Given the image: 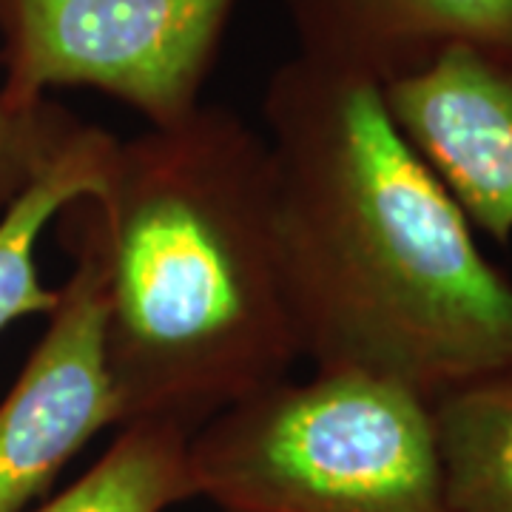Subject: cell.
<instances>
[{"instance_id": "cell-1", "label": "cell", "mask_w": 512, "mask_h": 512, "mask_svg": "<svg viewBox=\"0 0 512 512\" xmlns=\"http://www.w3.org/2000/svg\"><path fill=\"white\" fill-rule=\"evenodd\" d=\"M299 356L427 402L512 362V276L390 117L382 83L296 55L265 92Z\"/></svg>"}, {"instance_id": "cell-2", "label": "cell", "mask_w": 512, "mask_h": 512, "mask_svg": "<svg viewBox=\"0 0 512 512\" xmlns=\"http://www.w3.org/2000/svg\"><path fill=\"white\" fill-rule=\"evenodd\" d=\"M106 279L109 365L123 424L191 439L302 359L279 274L268 143L202 103L117 140L80 200Z\"/></svg>"}, {"instance_id": "cell-3", "label": "cell", "mask_w": 512, "mask_h": 512, "mask_svg": "<svg viewBox=\"0 0 512 512\" xmlns=\"http://www.w3.org/2000/svg\"><path fill=\"white\" fill-rule=\"evenodd\" d=\"M217 512H453L430 402L362 373H316L228 407L188 439Z\"/></svg>"}, {"instance_id": "cell-4", "label": "cell", "mask_w": 512, "mask_h": 512, "mask_svg": "<svg viewBox=\"0 0 512 512\" xmlns=\"http://www.w3.org/2000/svg\"><path fill=\"white\" fill-rule=\"evenodd\" d=\"M237 0H0V97L92 89L174 126L202 106Z\"/></svg>"}, {"instance_id": "cell-5", "label": "cell", "mask_w": 512, "mask_h": 512, "mask_svg": "<svg viewBox=\"0 0 512 512\" xmlns=\"http://www.w3.org/2000/svg\"><path fill=\"white\" fill-rule=\"evenodd\" d=\"M57 222L72 271L0 402V512L32 510L94 436L123 424L109 365L106 279L80 200Z\"/></svg>"}, {"instance_id": "cell-6", "label": "cell", "mask_w": 512, "mask_h": 512, "mask_svg": "<svg viewBox=\"0 0 512 512\" xmlns=\"http://www.w3.org/2000/svg\"><path fill=\"white\" fill-rule=\"evenodd\" d=\"M410 146L456 197L476 234L512 242V57L447 49L382 86Z\"/></svg>"}, {"instance_id": "cell-7", "label": "cell", "mask_w": 512, "mask_h": 512, "mask_svg": "<svg viewBox=\"0 0 512 512\" xmlns=\"http://www.w3.org/2000/svg\"><path fill=\"white\" fill-rule=\"evenodd\" d=\"M299 55L376 83L447 49L512 57V0H285Z\"/></svg>"}, {"instance_id": "cell-8", "label": "cell", "mask_w": 512, "mask_h": 512, "mask_svg": "<svg viewBox=\"0 0 512 512\" xmlns=\"http://www.w3.org/2000/svg\"><path fill=\"white\" fill-rule=\"evenodd\" d=\"M117 140L80 120L52 163L0 211V333L26 316L55 311L57 288L40 279L37 245L72 202L103 191Z\"/></svg>"}, {"instance_id": "cell-9", "label": "cell", "mask_w": 512, "mask_h": 512, "mask_svg": "<svg viewBox=\"0 0 512 512\" xmlns=\"http://www.w3.org/2000/svg\"><path fill=\"white\" fill-rule=\"evenodd\" d=\"M453 512H512V362L430 402Z\"/></svg>"}, {"instance_id": "cell-10", "label": "cell", "mask_w": 512, "mask_h": 512, "mask_svg": "<svg viewBox=\"0 0 512 512\" xmlns=\"http://www.w3.org/2000/svg\"><path fill=\"white\" fill-rule=\"evenodd\" d=\"M194 501L188 436L171 424L117 427L109 450L66 490L29 512H168Z\"/></svg>"}, {"instance_id": "cell-11", "label": "cell", "mask_w": 512, "mask_h": 512, "mask_svg": "<svg viewBox=\"0 0 512 512\" xmlns=\"http://www.w3.org/2000/svg\"><path fill=\"white\" fill-rule=\"evenodd\" d=\"M80 117L52 97L15 106L0 97V211L52 163Z\"/></svg>"}]
</instances>
